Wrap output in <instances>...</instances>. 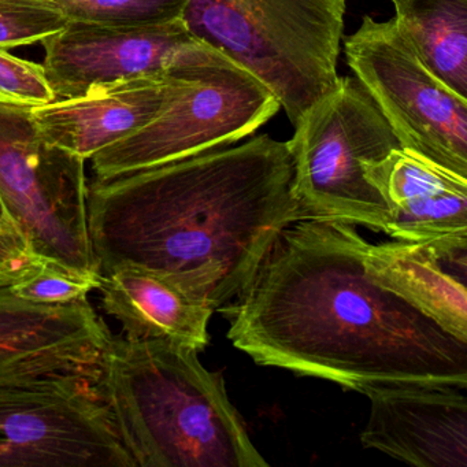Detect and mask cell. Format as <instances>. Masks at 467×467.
<instances>
[{"label": "cell", "instance_id": "ba28073f", "mask_svg": "<svg viewBox=\"0 0 467 467\" xmlns=\"http://www.w3.org/2000/svg\"><path fill=\"white\" fill-rule=\"evenodd\" d=\"M344 53L401 147L467 179V99L420 61L395 17L365 16Z\"/></svg>", "mask_w": 467, "mask_h": 467}, {"label": "cell", "instance_id": "9a60e30c", "mask_svg": "<svg viewBox=\"0 0 467 467\" xmlns=\"http://www.w3.org/2000/svg\"><path fill=\"white\" fill-rule=\"evenodd\" d=\"M467 236L410 242L398 240L366 248L371 277L467 341Z\"/></svg>", "mask_w": 467, "mask_h": 467}, {"label": "cell", "instance_id": "d6986e66", "mask_svg": "<svg viewBox=\"0 0 467 467\" xmlns=\"http://www.w3.org/2000/svg\"><path fill=\"white\" fill-rule=\"evenodd\" d=\"M69 23L51 0H0V48L43 42Z\"/></svg>", "mask_w": 467, "mask_h": 467}, {"label": "cell", "instance_id": "44dd1931", "mask_svg": "<svg viewBox=\"0 0 467 467\" xmlns=\"http://www.w3.org/2000/svg\"><path fill=\"white\" fill-rule=\"evenodd\" d=\"M0 94L10 102L43 106L56 100L42 65L0 48Z\"/></svg>", "mask_w": 467, "mask_h": 467}, {"label": "cell", "instance_id": "5b68a950", "mask_svg": "<svg viewBox=\"0 0 467 467\" xmlns=\"http://www.w3.org/2000/svg\"><path fill=\"white\" fill-rule=\"evenodd\" d=\"M32 108L0 100V201L40 264L100 280L86 160L51 143Z\"/></svg>", "mask_w": 467, "mask_h": 467}, {"label": "cell", "instance_id": "8fae6325", "mask_svg": "<svg viewBox=\"0 0 467 467\" xmlns=\"http://www.w3.org/2000/svg\"><path fill=\"white\" fill-rule=\"evenodd\" d=\"M110 330L88 299L31 302L0 288V389L42 382L97 381Z\"/></svg>", "mask_w": 467, "mask_h": 467}, {"label": "cell", "instance_id": "ac0fdd59", "mask_svg": "<svg viewBox=\"0 0 467 467\" xmlns=\"http://www.w3.org/2000/svg\"><path fill=\"white\" fill-rule=\"evenodd\" d=\"M73 23L154 26L182 17L188 0H51Z\"/></svg>", "mask_w": 467, "mask_h": 467}, {"label": "cell", "instance_id": "4fadbf2b", "mask_svg": "<svg viewBox=\"0 0 467 467\" xmlns=\"http://www.w3.org/2000/svg\"><path fill=\"white\" fill-rule=\"evenodd\" d=\"M207 64L192 78H136L98 87L81 97L34 106L32 114L40 132L51 143L83 160H91L154 121Z\"/></svg>", "mask_w": 467, "mask_h": 467}, {"label": "cell", "instance_id": "7402d4cb", "mask_svg": "<svg viewBox=\"0 0 467 467\" xmlns=\"http://www.w3.org/2000/svg\"><path fill=\"white\" fill-rule=\"evenodd\" d=\"M43 266L17 229L0 226V288L31 277Z\"/></svg>", "mask_w": 467, "mask_h": 467}, {"label": "cell", "instance_id": "ffe728a7", "mask_svg": "<svg viewBox=\"0 0 467 467\" xmlns=\"http://www.w3.org/2000/svg\"><path fill=\"white\" fill-rule=\"evenodd\" d=\"M99 281L43 266L31 277L13 284L10 289L21 299L65 305L88 299V295L99 286Z\"/></svg>", "mask_w": 467, "mask_h": 467}, {"label": "cell", "instance_id": "30bf717a", "mask_svg": "<svg viewBox=\"0 0 467 467\" xmlns=\"http://www.w3.org/2000/svg\"><path fill=\"white\" fill-rule=\"evenodd\" d=\"M42 43L56 100L136 78H192L220 53L193 36L182 18L138 26L70 21Z\"/></svg>", "mask_w": 467, "mask_h": 467}, {"label": "cell", "instance_id": "e0dca14e", "mask_svg": "<svg viewBox=\"0 0 467 467\" xmlns=\"http://www.w3.org/2000/svg\"><path fill=\"white\" fill-rule=\"evenodd\" d=\"M395 20L428 69L467 99V0H406Z\"/></svg>", "mask_w": 467, "mask_h": 467}, {"label": "cell", "instance_id": "603a6c76", "mask_svg": "<svg viewBox=\"0 0 467 467\" xmlns=\"http://www.w3.org/2000/svg\"><path fill=\"white\" fill-rule=\"evenodd\" d=\"M0 226L2 228H15V223L10 220L9 214H7L6 209H5L4 203L0 201Z\"/></svg>", "mask_w": 467, "mask_h": 467}, {"label": "cell", "instance_id": "8992f818", "mask_svg": "<svg viewBox=\"0 0 467 467\" xmlns=\"http://www.w3.org/2000/svg\"><path fill=\"white\" fill-rule=\"evenodd\" d=\"M294 127L288 143L295 195L307 218L384 232L389 209L366 177L363 163L403 147L359 81L338 78L336 88L311 105Z\"/></svg>", "mask_w": 467, "mask_h": 467}, {"label": "cell", "instance_id": "9c48e42d", "mask_svg": "<svg viewBox=\"0 0 467 467\" xmlns=\"http://www.w3.org/2000/svg\"><path fill=\"white\" fill-rule=\"evenodd\" d=\"M0 467H135L94 382L0 389Z\"/></svg>", "mask_w": 467, "mask_h": 467}, {"label": "cell", "instance_id": "7a4b0ae2", "mask_svg": "<svg viewBox=\"0 0 467 467\" xmlns=\"http://www.w3.org/2000/svg\"><path fill=\"white\" fill-rule=\"evenodd\" d=\"M288 141L243 144L88 184L100 275L130 266L212 310L250 283L275 237L306 220Z\"/></svg>", "mask_w": 467, "mask_h": 467}, {"label": "cell", "instance_id": "6da1fadb", "mask_svg": "<svg viewBox=\"0 0 467 467\" xmlns=\"http://www.w3.org/2000/svg\"><path fill=\"white\" fill-rule=\"evenodd\" d=\"M352 223L286 226L250 283L220 310L228 338L262 366L365 393L385 387L467 388V341L379 285Z\"/></svg>", "mask_w": 467, "mask_h": 467}, {"label": "cell", "instance_id": "3957f363", "mask_svg": "<svg viewBox=\"0 0 467 467\" xmlns=\"http://www.w3.org/2000/svg\"><path fill=\"white\" fill-rule=\"evenodd\" d=\"M199 351L111 338L94 387L135 467H267Z\"/></svg>", "mask_w": 467, "mask_h": 467}, {"label": "cell", "instance_id": "5bb4252c", "mask_svg": "<svg viewBox=\"0 0 467 467\" xmlns=\"http://www.w3.org/2000/svg\"><path fill=\"white\" fill-rule=\"evenodd\" d=\"M389 209L385 234L410 242L467 236V179L411 150L363 163Z\"/></svg>", "mask_w": 467, "mask_h": 467}, {"label": "cell", "instance_id": "cb8c5ba5", "mask_svg": "<svg viewBox=\"0 0 467 467\" xmlns=\"http://www.w3.org/2000/svg\"><path fill=\"white\" fill-rule=\"evenodd\" d=\"M390 2H392L393 6H395V12H399V10L404 6V4H406V0H390Z\"/></svg>", "mask_w": 467, "mask_h": 467}, {"label": "cell", "instance_id": "277c9868", "mask_svg": "<svg viewBox=\"0 0 467 467\" xmlns=\"http://www.w3.org/2000/svg\"><path fill=\"white\" fill-rule=\"evenodd\" d=\"M346 0H188L193 36L243 65L292 125L338 83Z\"/></svg>", "mask_w": 467, "mask_h": 467}, {"label": "cell", "instance_id": "2e32d148", "mask_svg": "<svg viewBox=\"0 0 467 467\" xmlns=\"http://www.w3.org/2000/svg\"><path fill=\"white\" fill-rule=\"evenodd\" d=\"M98 291L109 316L130 340H169L203 351L214 310L195 302L168 281L138 267L100 275Z\"/></svg>", "mask_w": 467, "mask_h": 467}, {"label": "cell", "instance_id": "52a82bcc", "mask_svg": "<svg viewBox=\"0 0 467 467\" xmlns=\"http://www.w3.org/2000/svg\"><path fill=\"white\" fill-rule=\"evenodd\" d=\"M266 84L218 54L161 116L91 158L106 180L237 143L280 111Z\"/></svg>", "mask_w": 467, "mask_h": 467}, {"label": "cell", "instance_id": "7c38bea8", "mask_svg": "<svg viewBox=\"0 0 467 467\" xmlns=\"http://www.w3.org/2000/svg\"><path fill=\"white\" fill-rule=\"evenodd\" d=\"M366 448L418 467L467 466L466 388L385 387L366 390Z\"/></svg>", "mask_w": 467, "mask_h": 467}]
</instances>
